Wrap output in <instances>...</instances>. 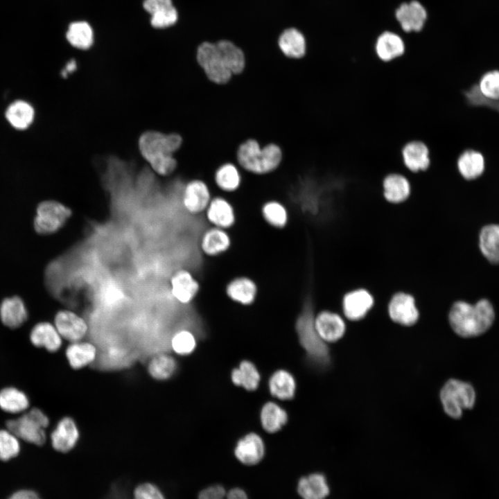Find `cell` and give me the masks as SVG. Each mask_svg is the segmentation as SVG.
Returning <instances> with one entry per match:
<instances>
[{
    "mask_svg": "<svg viewBox=\"0 0 499 499\" xmlns=\"http://www.w3.org/2000/svg\"><path fill=\"white\" fill-rule=\"evenodd\" d=\"M183 142L180 134L148 131L141 135L139 148L152 169L164 177L172 175L177 168L175 157Z\"/></svg>",
    "mask_w": 499,
    "mask_h": 499,
    "instance_id": "1",
    "label": "cell"
},
{
    "mask_svg": "<svg viewBox=\"0 0 499 499\" xmlns=\"http://www.w3.org/2000/svg\"><path fill=\"white\" fill-rule=\"evenodd\" d=\"M495 319L492 304L482 299L474 304L459 300L453 304L448 313V322L459 336L474 338L486 333Z\"/></svg>",
    "mask_w": 499,
    "mask_h": 499,
    "instance_id": "2",
    "label": "cell"
},
{
    "mask_svg": "<svg viewBox=\"0 0 499 499\" xmlns=\"http://www.w3.org/2000/svg\"><path fill=\"white\" fill-rule=\"evenodd\" d=\"M315 316L313 301L310 297L306 298L296 319L295 330L299 344L308 358L319 365H325L329 360V349L316 331Z\"/></svg>",
    "mask_w": 499,
    "mask_h": 499,
    "instance_id": "3",
    "label": "cell"
},
{
    "mask_svg": "<svg viewBox=\"0 0 499 499\" xmlns=\"http://www.w3.org/2000/svg\"><path fill=\"white\" fill-rule=\"evenodd\" d=\"M282 159L279 146L270 143L261 147L254 139L243 143L237 152L238 166L244 170L263 175L275 170Z\"/></svg>",
    "mask_w": 499,
    "mask_h": 499,
    "instance_id": "4",
    "label": "cell"
},
{
    "mask_svg": "<svg viewBox=\"0 0 499 499\" xmlns=\"http://www.w3.org/2000/svg\"><path fill=\"white\" fill-rule=\"evenodd\" d=\"M49 425L48 416L40 409L34 408L21 416L6 421V428L18 439L36 446H42L46 440L45 429Z\"/></svg>",
    "mask_w": 499,
    "mask_h": 499,
    "instance_id": "5",
    "label": "cell"
},
{
    "mask_svg": "<svg viewBox=\"0 0 499 499\" xmlns=\"http://www.w3.org/2000/svg\"><path fill=\"white\" fill-rule=\"evenodd\" d=\"M439 397L445 413L453 419H459L464 410L474 407L476 392L469 383L451 378L442 387Z\"/></svg>",
    "mask_w": 499,
    "mask_h": 499,
    "instance_id": "6",
    "label": "cell"
},
{
    "mask_svg": "<svg viewBox=\"0 0 499 499\" xmlns=\"http://www.w3.org/2000/svg\"><path fill=\"white\" fill-rule=\"evenodd\" d=\"M72 209L54 200H46L38 204L33 220L35 231L40 235H51L62 229L72 217Z\"/></svg>",
    "mask_w": 499,
    "mask_h": 499,
    "instance_id": "7",
    "label": "cell"
},
{
    "mask_svg": "<svg viewBox=\"0 0 499 499\" xmlns=\"http://www.w3.org/2000/svg\"><path fill=\"white\" fill-rule=\"evenodd\" d=\"M196 60L211 81L224 84L230 80L232 73L226 67L216 42H202L197 48Z\"/></svg>",
    "mask_w": 499,
    "mask_h": 499,
    "instance_id": "8",
    "label": "cell"
},
{
    "mask_svg": "<svg viewBox=\"0 0 499 499\" xmlns=\"http://www.w3.org/2000/svg\"><path fill=\"white\" fill-rule=\"evenodd\" d=\"M213 196L212 191L205 181L190 179L182 190V204L189 213L198 215L204 212Z\"/></svg>",
    "mask_w": 499,
    "mask_h": 499,
    "instance_id": "9",
    "label": "cell"
},
{
    "mask_svg": "<svg viewBox=\"0 0 499 499\" xmlns=\"http://www.w3.org/2000/svg\"><path fill=\"white\" fill-rule=\"evenodd\" d=\"M387 313L393 322L405 326L414 325L420 317L414 297L404 292H396L391 297Z\"/></svg>",
    "mask_w": 499,
    "mask_h": 499,
    "instance_id": "10",
    "label": "cell"
},
{
    "mask_svg": "<svg viewBox=\"0 0 499 499\" xmlns=\"http://www.w3.org/2000/svg\"><path fill=\"white\" fill-rule=\"evenodd\" d=\"M374 305V298L370 292L365 288H357L344 295L341 310L348 320L358 322L366 317Z\"/></svg>",
    "mask_w": 499,
    "mask_h": 499,
    "instance_id": "11",
    "label": "cell"
},
{
    "mask_svg": "<svg viewBox=\"0 0 499 499\" xmlns=\"http://www.w3.org/2000/svg\"><path fill=\"white\" fill-rule=\"evenodd\" d=\"M53 324L62 339L69 342L82 340L89 329L82 317L69 309L59 310L54 316Z\"/></svg>",
    "mask_w": 499,
    "mask_h": 499,
    "instance_id": "12",
    "label": "cell"
},
{
    "mask_svg": "<svg viewBox=\"0 0 499 499\" xmlns=\"http://www.w3.org/2000/svg\"><path fill=\"white\" fill-rule=\"evenodd\" d=\"M169 283L173 297L183 305L191 303L200 290L198 280L191 271L184 268L175 271L170 278Z\"/></svg>",
    "mask_w": 499,
    "mask_h": 499,
    "instance_id": "13",
    "label": "cell"
},
{
    "mask_svg": "<svg viewBox=\"0 0 499 499\" xmlns=\"http://www.w3.org/2000/svg\"><path fill=\"white\" fill-rule=\"evenodd\" d=\"M204 213L211 227L228 230L236 222L235 209L223 195H213Z\"/></svg>",
    "mask_w": 499,
    "mask_h": 499,
    "instance_id": "14",
    "label": "cell"
},
{
    "mask_svg": "<svg viewBox=\"0 0 499 499\" xmlns=\"http://www.w3.org/2000/svg\"><path fill=\"white\" fill-rule=\"evenodd\" d=\"M50 437L55 450L67 453L76 446L80 439V431L73 418L64 417L58 421Z\"/></svg>",
    "mask_w": 499,
    "mask_h": 499,
    "instance_id": "15",
    "label": "cell"
},
{
    "mask_svg": "<svg viewBox=\"0 0 499 499\" xmlns=\"http://www.w3.org/2000/svg\"><path fill=\"white\" fill-rule=\"evenodd\" d=\"M315 326L319 337L326 343L338 341L346 331L342 317L337 312L326 309L315 314Z\"/></svg>",
    "mask_w": 499,
    "mask_h": 499,
    "instance_id": "16",
    "label": "cell"
},
{
    "mask_svg": "<svg viewBox=\"0 0 499 499\" xmlns=\"http://www.w3.org/2000/svg\"><path fill=\"white\" fill-rule=\"evenodd\" d=\"M225 292L232 301L242 306L253 304L258 295L259 288L256 281L247 276H238L226 284Z\"/></svg>",
    "mask_w": 499,
    "mask_h": 499,
    "instance_id": "17",
    "label": "cell"
},
{
    "mask_svg": "<svg viewBox=\"0 0 499 499\" xmlns=\"http://www.w3.org/2000/svg\"><path fill=\"white\" fill-rule=\"evenodd\" d=\"M401 157L406 169L413 173L426 171L430 165L429 148L420 140L407 142L401 149Z\"/></svg>",
    "mask_w": 499,
    "mask_h": 499,
    "instance_id": "18",
    "label": "cell"
},
{
    "mask_svg": "<svg viewBox=\"0 0 499 499\" xmlns=\"http://www.w3.org/2000/svg\"><path fill=\"white\" fill-rule=\"evenodd\" d=\"M231 243L228 230L211 226L202 233L200 239V248L204 255L216 257L226 253Z\"/></svg>",
    "mask_w": 499,
    "mask_h": 499,
    "instance_id": "19",
    "label": "cell"
},
{
    "mask_svg": "<svg viewBox=\"0 0 499 499\" xmlns=\"http://www.w3.org/2000/svg\"><path fill=\"white\" fill-rule=\"evenodd\" d=\"M277 45L282 54L288 58L301 59L306 53V38L297 28L283 29L278 37Z\"/></svg>",
    "mask_w": 499,
    "mask_h": 499,
    "instance_id": "20",
    "label": "cell"
},
{
    "mask_svg": "<svg viewBox=\"0 0 499 499\" xmlns=\"http://www.w3.org/2000/svg\"><path fill=\"white\" fill-rule=\"evenodd\" d=\"M374 49L376 55L380 61L389 62L405 53V43L400 35L386 31L376 39Z\"/></svg>",
    "mask_w": 499,
    "mask_h": 499,
    "instance_id": "21",
    "label": "cell"
},
{
    "mask_svg": "<svg viewBox=\"0 0 499 499\" xmlns=\"http://www.w3.org/2000/svg\"><path fill=\"white\" fill-rule=\"evenodd\" d=\"M265 446L262 438L256 433L250 432L237 443L234 454L236 458L246 465H254L263 458Z\"/></svg>",
    "mask_w": 499,
    "mask_h": 499,
    "instance_id": "22",
    "label": "cell"
},
{
    "mask_svg": "<svg viewBox=\"0 0 499 499\" xmlns=\"http://www.w3.org/2000/svg\"><path fill=\"white\" fill-rule=\"evenodd\" d=\"M30 341L38 348H44L51 353L58 351L62 347V338L55 325L49 322L36 324L30 333Z\"/></svg>",
    "mask_w": 499,
    "mask_h": 499,
    "instance_id": "23",
    "label": "cell"
},
{
    "mask_svg": "<svg viewBox=\"0 0 499 499\" xmlns=\"http://www.w3.org/2000/svg\"><path fill=\"white\" fill-rule=\"evenodd\" d=\"M395 15L402 29L407 33L420 31L427 19L426 10L417 1L401 4Z\"/></svg>",
    "mask_w": 499,
    "mask_h": 499,
    "instance_id": "24",
    "label": "cell"
},
{
    "mask_svg": "<svg viewBox=\"0 0 499 499\" xmlns=\"http://www.w3.org/2000/svg\"><path fill=\"white\" fill-rule=\"evenodd\" d=\"M383 195L389 203L399 204L405 201L411 193V184L404 175L392 173L387 175L382 182Z\"/></svg>",
    "mask_w": 499,
    "mask_h": 499,
    "instance_id": "25",
    "label": "cell"
},
{
    "mask_svg": "<svg viewBox=\"0 0 499 499\" xmlns=\"http://www.w3.org/2000/svg\"><path fill=\"white\" fill-rule=\"evenodd\" d=\"M214 189L221 194L236 193L242 184V175L238 166L225 163L220 166L213 176Z\"/></svg>",
    "mask_w": 499,
    "mask_h": 499,
    "instance_id": "26",
    "label": "cell"
},
{
    "mask_svg": "<svg viewBox=\"0 0 499 499\" xmlns=\"http://www.w3.org/2000/svg\"><path fill=\"white\" fill-rule=\"evenodd\" d=\"M0 319L10 329L21 326L28 319V311L23 300L18 296L5 298L0 304Z\"/></svg>",
    "mask_w": 499,
    "mask_h": 499,
    "instance_id": "27",
    "label": "cell"
},
{
    "mask_svg": "<svg viewBox=\"0 0 499 499\" xmlns=\"http://www.w3.org/2000/svg\"><path fill=\"white\" fill-rule=\"evenodd\" d=\"M65 356L69 366L78 370L95 361L97 349L92 343L80 340L70 342L65 349Z\"/></svg>",
    "mask_w": 499,
    "mask_h": 499,
    "instance_id": "28",
    "label": "cell"
},
{
    "mask_svg": "<svg viewBox=\"0 0 499 499\" xmlns=\"http://www.w3.org/2000/svg\"><path fill=\"white\" fill-rule=\"evenodd\" d=\"M457 170L466 180L480 177L484 170V159L478 151L468 149L462 152L457 160Z\"/></svg>",
    "mask_w": 499,
    "mask_h": 499,
    "instance_id": "29",
    "label": "cell"
},
{
    "mask_svg": "<svg viewBox=\"0 0 499 499\" xmlns=\"http://www.w3.org/2000/svg\"><path fill=\"white\" fill-rule=\"evenodd\" d=\"M270 394L280 400H290L296 391V381L291 373L285 369L275 371L268 380Z\"/></svg>",
    "mask_w": 499,
    "mask_h": 499,
    "instance_id": "30",
    "label": "cell"
},
{
    "mask_svg": "<svg viewBox=\"0 0 499 499\" xmlns=\"http://www.w3.org/2000/svg\"><path fill=\"white\" fill-rule=\"evenodd\" d=\"M479 247L489 262L499 263V225L490 224L482 228L479 235Z\"/></svg>",
    "mask_w": 499,
    "mask_h": 499,
    "instance_id": "31",
    "label": "cell"
},
{
    "mask_svg": "<svg viewBox=\"0 0 499 499\" xmlns=\"http://www.w3.org/2000/svg\"><path fill=\"white\" fill-rule=\"evenodd\" d=\"M286 411L277 403L269 401L261 408L260 420L263 428L269 433L280 430L288 421Z\"/></svg>",
    "mask_w": 499,
    "mask_h": 499,
    "instance_id": "32",
    "label": "cell"
},
{
    "mask_svg": "<svg viewBox=\"0 0 499 499\" xmlns=\"http://www.w3.org/2000/svg\"><path fill=\"white\" fill-rule=\"evenodd\" d=\"M177 369L175 358L166 353L155 355L147 365L149 375L155 380L163 381L170 378Z\"/></svg>",
    "mask_w": 499,
    "mask_h": 499,
    "instance_id": "33",
    "label": "cell"
},
{
    "mask_svg": "<svg viewBox=\"0 0 499 499\" xmlns=\"http://www.w3.org/2000/svg\"><path fill=\"white\" fill-rule=\"evenodd\" d=\"M232 383L247 391H254L259 385L261 375L256 367L250 360H243L231 374Z\"/></svg>",
    "mask_w": 499,
    "mask_h": 499,
    "instance_id": "34",
    "label": "cell"
},
{
    "mask_svg": "<svg viewBox=\"0 0 499 499\" xmlns=\"http://www.w3.org/2000/svg\"><path fill=\"white\" fill-rule=\"evenodd\" d=\"M216 44L222 56L226 67L233 74L241 73L245 65L243 50L229 40H220Z\"/></svg>",
    "mask_w": 499,
    "mask_h": 499,
    "instance_id": "35",
    "label": "cell"
},
{
    "mask_svg": "<svg viewBox=\"0 0 499 499\" xmlns=\"http://www.w3.org/2000/svg\"><path fill=\"white\" fill-rule=\"evenodd\" d=\"M261 214L268 225L277 229L285 228L289 221L288 209L277 200H269L263 202L261 207Z\"/></svg>",
    "mask_w": 499,
    "mask_h": 499,
    "instance_id": "36",
    "label": "cell"
},
{
    "mask_svg": "<svg viewBox=\"0 0 499 499\" xmlns=\"http://www.w3.org/2000/svg\"><path fill=\"white\" fill-rule=\"evenodd\" d=\"M297 490L303 499H324L329 492L324 477L317 473L301 478Z\"/></svg>",
    "mask_w": 499,
    "mask_h": 499,
    "instance_id": "37",
    "label": "cell"
},
{
    "mask_svg": "<svg viewBox=\"0 0 499 499\" xmlns=\"http://www.w3.org/2000/svg\"><path fill=\"white\" fill-rule=\"evenodd\" d=\"M27 395L21 390L7 387L0 390V408L8 413L17 414L25 412L29 408Z\"/></svg>",
    "mask_w": 499,
    "mask_h": 499,
    "instance_id": "38",
    "label": "cell"
},
{
    "mask_svg": "<svg viewBox=\"0 0 499 499\" xmlns=\"http://www.w3.org/2000/svg\"><path fill=\"white\" fill-rule=\"evenodd\" d=\"M33 107L24 100H16L9 105L6 117L10 125L16 129L24 130L29 127L34 119Z\"/></svg>",
    "mask_w": 499,
    "mask_h": 499,
    "instance_id": "39",
    "label": "cell"
},
{
    "mask_svg": "<svg viewBox=\"0 0 499 499\" xmlns=\"http://www.w3.org/2000/svg\"><path fill=\"white\" fill-rule=\"evenodd\" d=\"M68 42L74 47L87 49L93 44L94 35L90 25L86 21L71 23L67 32Z\"/></svg>",
    "mask_w": 499,
    "mask_h": 499,
    "instance_id": "40",
    "label": "cell"
},
{
    "mask_svg": "<svg viewBox=\"0 0 499 499\" xmlns=\"http://www.w3.org/2000/svg\"><path fill=\"white\" fill-rule=\"evenodd\" d=\"M197 345V338L193 331L188 329H182L176 331L170 340L171 349L180 356H188L192 353Z\"/></svg>",
    "mask_w": 499,
    "mask_h": 499,
    "instance_id": "41",
    "label": "cell"
},
{
    "mask_svg": "<svg viewBox=\"0 0 499 499\" xmlns=\"http://www.w3.org/2000/svg\"><path fill=\"white\" fill-rule=\"evenodd\" d=\"M478 87L485 98L499 100V71H490L484 73L479 81Z\"/></svg>",
    "mask_w": 499,
    "mask_h": 499,
    "instance_id": "42",
    "label": "cell"
},
{
    "mask_svg": "<svg viewBox=\"0 0 499 499\" xmlns=\"http://www.w3.org/2000/svg\"><path fill=\"white\" fill-rule=\"evenodd\" d=\"M20 450L19 439L9 430H0V459L8 461Z\"/></svg>",
    "mask_w": 499,
    "mask_h": 499,
    "instance_id": "43",
    "label": "cell"
},
{
    "mask_svg": "<svg viewBox=\"0 0 499 499\" xmlns=\"http://www.w3.org/2000/svg\"><path fill=\"white\" fill-rule=\"evenodd\" d=\"M198 499H247V496L240 489L236 488L226 491L222 487L215 485L202 491Z\"/></svg>",
    "mask_w": 499,
    "mask_h": 499,
    "instance_id": "44",
    "label": "cell"
},
{
    "mask_svg": "<svg viewBox=\"0 0 499 499\" xmlns=\"http://www.w3.org/2000/svg\"><path fill=\"white\" fill-rule=\"evenodd\" d=\"M151 24L155 28H167L175 24L178 19V13L174 6H170L151 15Z\"/></svg>",
    "mask_w": 499,
    "mask_h": 499,
    "instance_id": "45",
    "label": "cell"
},
{
    "mask_svg": "<svg viewBox=\"0 0 499 499\" xmlns=\"http://www.w3.org/2000/svg\"><path fill=\"white\" fill-rule=\"evenodd\" d=\"M132 499H166V497L157 484L150 482H144L135 487Z\"/></svg>",
    "mask_w": 499,
    "mask_h": 499,
    "instance_id": "46",
    "label": "cell"
},
{
    "mask_svg": "<svg viewBox=\"0 0 499 499\" xmlns=\"http://www.w3.org/2000/svg\"><path fill=\"white\" fill-rule=\"evenodd\" d=\"M173 6L172 0H144L143 8L150 15Z\"/></svg>",
    "mask_w": 499,
    "mask_h": 499,
    "instance_id": "47",
    "label": "cell"
},
{
    "mask_svg": "<svg viewBox=\"0 0 499 499\" xmlns=\"http://www.w3.org/2000/svg\"><path fill=\"white\" fill-rule=\"evenodd\" d=\"M9 499H41L40 496L33 491L23 490L15 493Z\"/></svg>",
    "mask_w": 499,
    "mask_h": 499,
    "instance_id": "48",
    "label": "cell"
}]
</instances>
